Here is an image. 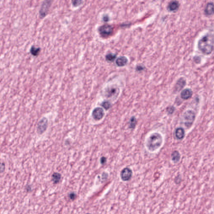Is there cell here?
Masks as SVG:
<instances>
[{"label":"cell","mask_w":214,"mask_h":214,"mask_svg":"<svg viewBox=\"0 0 214 214\" xmlns=\"http://www.w3.org/2000/svg\"><path fill=\"white\" fill-rule=\"evenodd\" d=\"M198 48L203 53L209 55L213 51L214 47V35L207 33L202 36L198 42Z\"/></svg>","instance_id":"6da1fadb"},{"label":"cell","mask_w":214,"mask_h":214,"mask_svg":"<svg viewBox=\"0 0 214 214\" xmlns=\"http://www.w3.org/2000/svg\"><path fill=\"white\" fill-rule=\"evenodd\" d=\"M163 143V138L160 134L154 133L151 134L146 140V145L151 151H154L159 148Z\"/></svg>","instance_id":"7a4b0ae2"},{"label":"cell","mask_w":214,"mask_h":214,"mask_svg":"<svg viewBox=\"0 0 214 214\" xmlns=\"http://www.w3.org/2000/svg\"><path fill=\"white\" fill-rule=\"evenodd\" d=\"M195 118V113L192 110H187L184 113V124L187 128L190 127Z\"/></svg>","instance_id":"3957f363"},{"label":"cell","mask_w":214,"mask_h":214,"mask_svg":"<svg viewBox=\"0 0 214 214\" xmlns=\"http://www.w3.org/2000/svg\"><path fill=\"white\" fill-rule=\"evenodd\" d=\"M119 90L116 86H111L108 87L105 91V96L108 98L115 99L118 96Z\"/></svg>","instance_id":"277c9868"},{"label":"cell","mask_w":214,"mask_h":214,"mask_svg":"<svg viewBox=\"0 0 214 214\" xmlns=\"http://www.w3.org/2000/svg\"><path fill=\"white\" fill-rule=\"evenodd\" d=\"M48 126V120L47 118H43L39 121L37 127L38 134H42L45 131Z\"/></svg>","instance_id":"5b68a950"},{"label":"cell","mask_w":214,"mask_h":214,"mask_svg":"<svg viewBox=\"0 0 214 214\" xmlns=\"http://www.w3.org/2000/svg\"><path fill=\"white\" fill-rule=\"evenodd\" d=\"M99 31L103 36H109L112 33L113 28L110 25L105 24L99 28Z\"/></svg>","instance_id":"8992f818"},{"label":"cell","mask_w":214,"mask_h":214,"mask_svg":"<svg viewBox=\"0 0 214 214\" xmlns=\"http://www.w3.org/2000/svg\"><path fill=\"white\" fill-rule=\"evenodd\" d=\"M105 113L103 108L97 107L93 110L92 112V116L95 120H100L104 116Z\"/></svg>","instance_id":"52a82bcc"},{"label":"cell","mask_w":214,"mask_h":214,"mask_svg":"<svg viewBox=\"0 0 214 214\" xmlns=\"http://www.w3.org/2000/svg\"><path fill=\"white\" fill-rule=\"evenodd\" d=\"M132 171L130 169L126 168L121 171L120 176L121 179L124 181H127L131 178Z\"/></svg>","instance_id":"ba28073f"},{"label":"cell","mask_w":214,"mask_h":214,"mask_svg":"<svg viewBox=\"0 0 214 214\" xmlns=\"http://www.w3.org/2000/svg\"><path fill=\"white\" fill-rule=\"evenodd\" d=\"M51 4V1H45L43 3L39 12L41 17H44L47 15Z\"/></svg>","instance_id":"9c48e42d"},{"label":"cell","mask_w":214,"mask_h":214,"mask_svg":"<svg viewBox=\"0 0 214 214\" xmlns=\"http://www.w3.org/2000/svg\"><path fill=\"white\" fill-rule=\"evenodd\" d=\"M192 91L189 89L186 88L183 90L181 93V97L184 100H187L190 98L192 95Z\"/></svg>","instance_id":"30bf717a"},{"label":"cell","mask_w":214,"mask_h":214,"mask_svg":"<svg viewBox=\"0 0 214 214\" xmlns=\"http://www.w3.org/2000/svg\"><path fill=\"white\" fill-rule=\"evenodd\" d=\"M205 14L207 15H211L214 13V4L212 2H209L207 4L205 8Z\"/></svg>","instance_id":"8fae6325"},{"label":"cell","mask_w":214,"mask_h":214,"mask_svg":"<svg viewBox=\"0 0 214 214\" xmlns=\"http://www.w3.org/2000/svg\"><path fill=\"white\" fill-rule=\"evenodd\" d=\"M186 85V81L183 78L179 79L176 84L175 90L177 91H179L185 87Z\"/></svg>","instance_id":"7c38bea8"},{"label":"cell","mask_w":214,"mask_h":214,"mask_svg":"<svg viewBox=\"0 0 214 214\" xmlns=\"http://www.w3.org/2000/svg\"><path fill=\"white\" fill-rule=\"evenodd\" d=\"M185 130L182 128H178L176 130V137L178 139H182L185 137Z\"/></svg>","instance_id":"4fadbf2b"},{"label":"cell","mask_w":214,"mask_h":214,"mask_svg":"<svg viewBox=\"0 0 214 214\" xmlns=\"http://www.w3.org/2000/svg\"><path fill=\"white\" fill-rule=\"evenodd\" d=\"M128 60L125 57H120L117 59L116 61V63L120 67L124 66L127 64Z\"/></svg>","instance_id":"5bb4252c"},{"label":"cell","mask_w":214,"mask_h":214,"mask_svg":"<svg viewBox=\"0 0 214 214\" xmlns=\"http://www.w3.org/2000/svg\"><path fill=\"white\" fill-rule=\"evenodd\" d=\"M179 4L178 1H172L169 3L168 5V8L171 11L177 10L179 7Z\"/></svg>","instance_id":"9a60e30c"},{"label":"cell","mask_w":214,"mask_h":214,"mask_svg":"<svg viewBox=\"0 0 214 214\" xmlns=\"http://www.w3.org/2000/svg\"><path fill=\"white\" fill-rule=\"evenodd\" d=\"M180 154L177 151H175L171 154V158L172 161L175 163H177L179 161L180 159Z\"/></svg>","instance_id":"2e32d148"},{"label":"cell","mask_w":214,"mask_h":214,"mask_svg":"<svg viewBox=\"0 0 214 214\" xmlns=\"http://www.w3.org/2000/svg\"><path fill=\"white\" fill-rule=\"evenodd\" d=\"M61 178V175L59 173H55L52 176V180L55 184L58 183Z\"/></svg>","instance_id":"e0dca14e"},{"label":"cell","mask_w":214,"mask_h":214,"mask_svg":"<svg viewBox=\"0 0 214 214\" xmlns=\"http://www.w3.org/2000/svg\"><path fill=\"white\" fill-rule=\"evenodd\" d=\"M40 52V48L39 47H35V46L32 47L30 49L31 53L33 55L35 56H36L39 55Z\"/></svg>","instance_id":"ac0fdd59"},{"label":"cell","mask_w":214,"mask_h":214,"mask_svg":"<svg viewBox=\"0 0 214 214\" xmlns=\"http://www.w3.org/2000/svg\"><path fill=\"white\" fill-rule=\"evenodd\" d=\"M137 123L136 119L134 117H132L130 118V128H135Z\"/></svg>","instance_id":"d6986e66"},{"label":"cell","mask_w":214,"mask_h":214,"mask_svg":"<svg viewBox=\"0 0 214 214\" xmlns=\"http://www.w3.org/2000/svg\"><path fill=\"white\" fill-rule=\"evenodd\" d=\"M102 107L103 108H104L106 110H108L110 108V107L111 106V105L110 104V103L108 101H104L102 103Z\"/></svg>","instance_id":"ffe728a7"},{"label":"cell","mask_w":214,"mask_h":214,"mask_svg":"<svg viewBox=\"0 0 214 214\" xmlns=\"http://www.w3.org/2000/svg\"><path fill=\"white\" fill-rule=\"evenodd\" d=\"M116 56L114 54H108L106 57L107 60L109 61H112L114 60L116 58Z\"/></svg>","instance_id":"44dd1931"},{"label":"cell","mask_w":214,"mask_h":214,"mask_svg":"<svg viewBox=\"0 0 214 214\" xmlns=\"http://www.w3.org/2000/svg\"><path fill=\"white\" fill-rule=\"evenodd\" d=\"M174 110H175V108H174L173 107H171L168 109V112H169V113L171 114L173 113Z\"/></svg>","instance_id":"7402d4cb"},{"label":"cell","mask_w":214,"mask_h":214,"mask_svg":"<svg viewBox=\"0 0 214 214\" xmlns=\"http://www.w3.org/2000/svg\"><path fill=\"white\" fill-rule=\"evenodd\" d=\"M106 159L105 158V157H103L101 158V159H100V162H101V163L102 164H104L105 162H106Z\"/></svg>","instance_id":"603a6c76"},{"label":"cell","mask_w":214,"mask_h":214,"mask_svg":"<svg viewBox=\"0 0 214 214\" xmlns=\"http://www.w3.org/2000/svg\"><path fill=\"white\" fill-rule=\"evenodd\" d=\"M78 1H73V5H74V6H78L80 4H78Z\"/></svg>","instance_id":"cb8c5ba5"},{"label":"cell","mask_w":214,"mask_h":214,"mask_svg":"<svg viewBox=\"0 0 214 214\" xmlns=\"http://www.w3.org/2000/svg\"><path fill=\"white\" fill-rule=\"evenodd\" d=\"M75 195L74 193L73 194H71L70 195V198L71 199H73L75 198Z\"/></svg>","instance_id":"d4e9b609"},{"label":"cell","mask_w":214,"mask_h":214,"mask_svg":"<svg viewBox=\"0 0 214 214\" xmlns=\"http://www.w3.org/2000/svg\"></svg>","instance_id":"484cf974"}]
</instances>
